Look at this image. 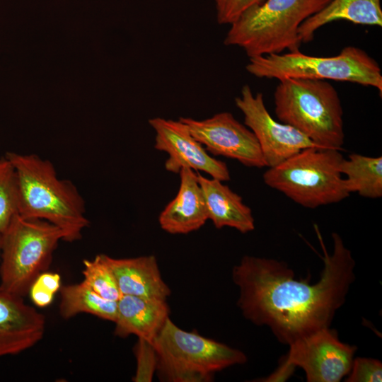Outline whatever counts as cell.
I'll return each instance as SVG.
<instances>
[{"mask_svg":"<svg viewBox=\"0 0 382 382\" xmlns=\"http://www.w3.org/2000/svg\"><path fill=\"white\" fill-rule=\"evenodd\" d=\"M64 233L42 219L18 213L1 233L0 291L24 297L36 278L45 272Z\"/></svg>","mask_w":382,"mask_h":382,"instance_id":"obj_6","label":"cell"},{"mask_svg":"<svg viewBox=\"0 0 382 382\" xmlns=\"http://www.w3.org/2000/svg\"><path fill=\"white\" fill-rule=\"evenodd\" d=\"M18 183L14 167L6 156L0 157V233L18 213Z\"/></svg>","mask_w":382,"mask_h":382,"instance_id":"obj_22","label":"cell"},{"mask_svg":"<svg viewBox=\"0 0 382 382\" xmlns=\"http://www.w3.org/2000/svg\"><path fill=\"white\" fill-rule=\"evenodd\" d=\"M191 134L214 156L237 160L248 167L262 168L266 164L256 137L245 125L228 112L203 120L180 117Z\"/></svg>","mask_w":382,"mask_h":382,"instance_id":"obj_11","label":"cell"},{"mask_svg":"<svg viewBox=\"0 0 382 382\" xmlns=\"http://www.w3.org/2000/svg\"><path fill=\"white\" fill-rule=\"evenodd\" d=\"M315 228L324 253L318 282L298 280L285 262L271 258L245 255L232 271L233 281L240 289L238 306L244 317L267 326L280 342L289 346L330 327L355 279V261L341 236L332 233L330 254Z\"/></svg>","mask_w":382,"mask_h":382,"instance_id":"obj_1","label":"cell"},{"mask_svg":"<svg viewBox=\"0 0 382 382\" xmlns=\"http://www.w3.org/2000/svg\"><path fill=\"white\" fill-rule=\"evenodd\" d=\"M341 150L309 147L269 168L263 181L308 209L338 203L350 195L340 170Z\"/></svg>","mask_w":382,"mask_h":382,"instance_id":"obj_5","label":"cell"},{"mask_svg":"<svg viewBox=\"0 0 382 382\" xmlns=\"http://www.w3.org/2000/svg\"><path fill=\"white\" fill-rule=\"evenodd\" d=\"M45 330V318L23 297L0 291V357L19 354L37 344Z\"/></svg>","mask_w":382,"mask_h":382,"instance_id":"obj_13","label":"cell"},{"mask_svg":"<svg viewBox=\"0 0 382 382\" xmlns=\"http://www.w3.org/2000/svg\"><path fill=\"white\" fill-rule=\"evenodd\" d=\"M83 282L101 297L117 301L122 296L115 276L102 257L97 255L92 260L83 262Z\"/></svg>","mask_w":382,"mask_h":382,"instance_id":"obj_21","label":"cell"},{"mask_svg":"<svg viewBox=\"0 0 382 382\" xmlns=\"http://www.w3.org/2000/svg\"><path fill=\"white\" fill-rule=\"evenodd\" d=\"M0 260H1V233H0Z\"/></svg>","mask_w":382,"mask_h":382,"instance_id":"obj_27","label":"cell"},{"mask_svg":"<svg viewBox=\"0 0 382 382\" xmlns=\"http://www.w3.org/2000/svg\"><path fill=\"white\" fill-rule=\"evenodd\" d=\"M265 0H214L216 19L219 24L231 25L248 9Z\"/></svg>","mask_w":382,"mask_h":382,"instance_id":"obj_24","label":"cell"},{"mask_svg":"<svg viewBox=\"0 0 382 382\" xmlns=\"http://www.w3.org/2000/svg\"><path fill=\"white\" fill-rule=\"evenodd\" d=\"M337 21L381 27V0H331L322 10L301 25L299 35L301 43L311 42L317 30Z\"/></svg>","mask_w":382,"mask_h":382,"instance_id":"obj_18","label":"cell"},{"mask_svg":"<svg viewBox=\"0 0 382 382\" xmlns=\"http://www.w3.org/2000/svg\"><path fill=\"white\" fill-rule=\"evenodd\" d=\"M179 174L178 192L158 217L161 228L172 234H185L197 231L208 219L197 173L190 168H183Z\"/></svg>","mask_w":382,"mask_h":382,"instance_id":"obj_14","label":"cell"},{"mask_svg":"<svg viewBox=\"0 0 382 382\" xmlns=\"http://www.w3.org/2000/svg\"><path fill=\"white\" fill-rule=\"evenodd\" d=\"M168 318L169 308L164 300L122 295L117 301L115 334L121 337L134 335L154 346Z\"/></svg>","mask_w":382,"mask_h":382,"instance_id":"obj_15","label":"cell"},{"mask_svg":"<svg viewBox=\"0 0 382 382\" xmlns=\"http://www.w3.org/2000/svg\"><path fill=\"white\" fill-rule=\"evenodd\" d=\"M330 1L265 0L230 25L224 42L242 48L249 58L299 50L301 25Z\"/></svg>","mask_w":382,"mask_h":382,"instance_id":"obj_4","label":"cell"},{"mask_svg":"<svg viewBox=\"0 0 382 382\" xmlns=\"http://www.w3.org/2000/svg\"><path fill=\"white\" fill-rule=\"evenodd\" d=\"M154 349L156 369L163 381H209L216 372L246 361L241 351L185 331L170 318L157 335Z\"/></svg>","mask_w":382,"mask_h":382,"instance_id":"obj_7","label":"cell"},{"mask_svg":"<svg viewBox=\"0 0 382 382\" xmlns=\"http://www.w3.org/2000/svg\"><path fill=\"white\" fill-rule=\"evenodd\" d=\"M102 257L112 272L122 295L164 301L170 295L154 255L114 258L102 254Z\"/></svg>","mask_w":382,"mask_h":382,"instance_id":"obj_16","label":"cell"},{"mask_svg":"<svg viewBox=\"0 0 382 382\" xmlns=\"http://www.w3.org/2000/svg\"><path fill=\"white\" fill-rule=\"evenodd\" d=\"M235 103L244 115V125L257 140L266 167L275 166L302 149L319 147L294 127L274 120L262 93L254 95L248 85L242 87Z\"/></svg>","mask_w":382,"mask_h":382,"instance_id":"obj_10","label":"cell"},{"mask_svg":"<svg viewBox=\"0 0 382 382\" xmlns=\"http://www.w3.org/2000/svg\"><path fill=\"white\" fill-rule=\"evenodd\" d=\"M5 156L16 173L18 214L59 227L66 242L81 238L89 221L76 186L69 180L60 179L52 163L37 154L8 151Z\"/></svg>","mask_w":382,"mask_h":382,"instance_id":"obj_2","label":"cell"},{"mask_svg":"<svg viewBox=\"0 0 382 382\" xmlns=\"http://www.w3.org/2000/svg\"><path fill=\"white\" fill-rule=\"evenodd\" d=\"M149 123L156 133L155 149L168 155L165 162L166 170L177 174L183 168H190L222 182L230 180L227 165L212 157L184 122L154 117Z\"/></svg>","mask_w":382,"mask_h":382,"instance_id":"obj_12","label":"cell"},{"mask_svg":"<svg viewBox=\"0 0 382 382\" xmlns=\"http://www.w3.org/2000/svg\"><path fill=\"white\" fill-rule=\"evenodd\" d=\"M278 120L320 148L342 149L343 110L335 87L326 80L286 78L274 93Z\"/></svg>","mask_w":382,"mask_h":382,"instance_id":"obj_3","label":"cell"},{"mask_svg":"<svg viewBox=\"0 0 382 382\" xmlns=\"http://www.w3.org/2000/svg\"><path fill=\"white\" fill-rule=\"evenodd\" d=\"M357 347L342 342L335 330L326 328L289 345L278 369L264 381H282L299 366L308 382H339L352 367Z\"/></svg>","mask_w":382,"mask_h":382,"instance_id":"obj_9","label":"cell"},{"mask_svg":"<svg viewBox=\"0 0 382 382\" xmlns=\"http://www.w3.org/2000/svg\"><path fill=\"white\" fill-rule=\"evenodd\" d=\"M347 376V382H381L382 364L372 358H354L351 369Z\"/></svg>","mask_w":382,"mask_h":382,"instance_id":"obj_23","label":"cell"},{"mask_svg":"<svg viewBox=\"0 0 382 382\" xmlns=\"http://www.w3.org/2000/svg\"><path fill=\"white\" fill-rule=\"evenodd\" d=\"M340 172L346 175L349 193L356 192L365 198L382 197V156H367L352 154L343 158Z\"/></svg>","mask_w":382,"mask_h":382,"instance_id":"obj_19","label":"cell"},{"mask_svg":"<svg viewBox=\"0 0 382 382\" xmlns=\"http://www.w3.org/2000/svg\"><path fill=\"white\" fill-rule=\"evenodd\" d=\"M59 290V313L63 318L86 313L112 322L115 320L117 301L101 297L83 281L61 286Z\"/></svg>","mask_w":382,"mask_h":382,"instance_id":"obj_20","label":"cell"},{"mask_svg":"<svg viewBox=\"0 0 382 382\" xmlns=\"http://www.w3.org/2000/svg\"><path fill=\"white\" fill-rule=\"evenodd\" d=\"M203 194L208 219L216 228L224 226L236 228L243 233L255 228L252 211L242 197L215 178H207L197 173Z\"/></svg>","mask_w":382,"mask_h":382,"instance_id":"obj_17","label":"cell"},{"mask_svg":"<svg viewBox=\"0 0 382 382\" xmlns=\"http://www.w3.org/2000/svg\"><path fill=\"white\" fill-rule=\"evenodd\" d=\"M28 293L30 295L33 302L39 307H45L50 305L54 296L35 282L31 285Z\"/></svg>","mask_w":382,"mask_h":382,"instance_id":"obj_26","label":"cell"},{"mask_svg":"<svg viewBox=\"0 0 382 382\" xmlns=\"http://www.w3.org/2000/svg\"><path fill=\"white\" fill-rule=\"evenodd\" d=\"M34 282L52 294H55L61 288V277L57 273L45 271L41 273Z\"/></svg>","mask_w":382,"mask_h":382,"instance_id":"obj_25","label":"cell"},{"mask_svg":"<svg viewBox=\"0 0 382 382\" xmlns=\"http://www.w3.org/2000/svg\"><path fill=\"white\" fill-rule=\"evenodd\" d=\"M246 70L257 78H299L334 80L376 88L382 95V74L378 64L364 50L344 47L332 57H316L299 50L250 58Z\"/></svg>","mask_w":382,"mask_h":382,"instance_id":"obj_8","label":"cell"}]
</instances>
